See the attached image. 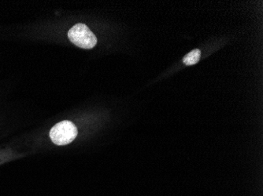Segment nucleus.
I'll list each match as a JSON object with an SVG mask.
<instances>
[{"instance_id": "f257e3e1", "label": "nucleus", "mask_w": 263, "mask_h": 196, "mask_svg": "<svg viewBox=\"0 0 263 196\" xmlns=\"http://www.w3.org/2000/svg\"><path fill=\"white\" fill-rule=\"evenodd\" d=\"M70 42L82 49H91L97 44V38L85 24H78L68 32Z\"/></svg>"}, {"instance_id": "f03ea898", "label": "nucleus", "mask_w": 263, "mask_h": 196, "mask_svg": "<svg viewBox=\"0 0 263 196\" xmlns=\"http://www.w3.org/2000/svg\"><path fill=\"white\" fill-rule=\"evenodd\" d=\"M78 128L70 121L59 122L51 128L50 138L57 145H66L78 136Z\"/></svg>"}, {"instance_id": "7ed1b4c3", "label": "nucleus", "mask_w": 263, "mask_h": 196, "mask_svg": "<svg viewBox=\"0 0 263 196\" xmlns=\"http://www.w3.org/2000/svg\"><path fill=\"white\" fill-rule=\"evenodd\" d=\"M201 57V51L199 49H195L193 51L184 56L183 58V62L186 66H193V64H197L199 62V59Z\"/></svg>"}]
</instances>
